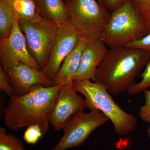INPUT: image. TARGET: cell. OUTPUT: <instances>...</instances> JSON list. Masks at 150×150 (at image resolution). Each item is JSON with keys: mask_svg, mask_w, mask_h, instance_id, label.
<instances>
[{"mask_svg": "<svg viewBox=\"0 0 150 150\" xmlns=\"http://www.w3.org/2000/svg\"><path fill=\"white\" fill-rule=\"evenodd\" d=\"M64 83L50 86L38 85L23 95L9 97L4 109L6 126L10 130L18 131L37 125L45 135L49 129L51 110Z\"/></svg>", "mask_w": 150, "mask_h": 150, "instance_id": "6da1fadb", "label": "cell"}, {"mask_svg": "<svg viewBox=\"0 0 150 150\" xmlns=\"http://www.w3.org/2000/svg\"><path fill=\"white\" fill-rule=\"evenodd\" d=\"M149 61L144 50L125 46L112 47L97 69L94 81L114 95L128 91Z\"/></svg>", "mask_w": 150, "mask_h": 150, "instance_id": "7a4b0ae2", "label": "cell"}, {"mask_svg": "<svg viewBox=\"0 0 150 150\" xmlns=\"http://www.w3.org/2000/svg\"><path fill=\"white\" fill-rule=\"evenodd\" d=\"M75 90L84 96L86 108L99 110L112 122L116 134L128 135L135 131L138 121L115 103L103 86L91 80L73 81Z\"/></svg>", "mask_w": 150, "mask_h": 150, "instance_id": "3957f363", "label": "cell"}, {"mask_svg": "<svg viewBox=\"0 0 150 150\" xmlns=\"http://www.w3.org/2000/svg\"><path fill=\"white\" fill-rule=\"evenodd\" d=\"M144 25L131 0L110 14L100 38L110 48L126 46L147 35Z\"/></svg>", "mask_w": 150, "mask_h": 150, "instance_id": "277c9868", "label": "cell"}, {"mask_svg": "<svg viewBox=\"0 0 150 150\" xmlns=\"http://www.w3.org/2000/svg\"><path fill=\"white\" fill-rule=\"evenodd\" d=\"M70 22L80 37L90 40L100 38L110 14L96 0H64Z\"/></svg>", "mask_w": 150, "mask_h": 150, "instance_id": "5b68a950", "label": "cell"}, {"mask_svg": "<svg viewBox=\"0 0 150 150\" xmlns=\"http://www.w3.org/2000/svg\"><path fill=\"white\" fill-rule=\"evenodd\" d=\"M18 24L26 39L30 54L40 69H43L47 64L59 24L42 17L33 21H19Z\"/></svg>", "mask_w": 150, "mask_h": 150, "instance_id": "8992f818", "label": "cell"}, {"mask_svg": "<svg viewBox=\"0 0 150 150\" xmlns=\"http://www.w3.org/2000/svg\"><path fill=\"white\" fill-rule=\"evenodd\" d=\"M108 120L99 110L78 111L67 121L63 129V136L51 150H65L81 146L93 131Z\"/></svg>", "mask_w": 150, "mask_h": 150, "instance_id": "52a82bcc", "label": "cell"}, {"mask_svg": "<svg viewBox=\"0 0 150 150\" xmlns=\"http://www.w3.org/2000/svg\"><path fill=\"white\" fill-rule=\"evenodd\" d=\"M80 38L70 22L59 24L47 64L41 70L49 80L53 81L66 57L77 45Z\"/></svg>", "mask_w": 150, "mask_h": 150, "instance_id": "ba28073f", "label": "cell"}, {"mask_svg": "<svg viewBox=\"0 0 150 150\" xmlns=\"http://www.w3.org/2000/svg\"><path fill=\"white\" fill-rule=\"evenodd\" d=\"M0 62L4 71L23 63L41 70L37 62L30 54L27 42L16 21L7 38L0 39Z\"/></svg>", "mask_w": 150, "mask_h": 150, "instance_id": "9c48e42d", "label": "cell"}, {"mask_svg": "<svg viewBox=\"0 0 150 150\" xmlns=\"http://www.w3.org/2000/svg\"><path fill=\"white\" fill-rule=\"evenodd\" d=\"M77 93L72 80L64 83L59 90L49 117L50 125L55 131L63 130L71 116L86 108L85 99Z\"/></svg>", "mask_w": 150, "mask_h": 150, "instance_id": "30bf717a", "label": "cell"}, {"mask_svg": "<svg viewBox=\"0 0 150 150\" xmlns=\"http://www.w3.org/2000/svg\"><path fill=\"white\" fill-rule=\"evenodd\" d=\"M12 86L15 95L22 96L29 92L36 86H54L41 70L23 63L4 71Z\"/></svg>", "mask_w": 150, "mask_h": 150, "instance_id": "8fae6325", "label": "cell"}, {"mask_svg": "<svg viewBox=\"0 0 150 150\" xmlns=\"http://www.w3.org/2000/svg\"><path fill=\"white\" fill-rule=\"evenodd\" d=\"M109 49L100 38L89 40L82 56L79 67L73 81H94L96 70Z\"/></svg>", "mask_w": 150, "mask_h": 150, "instance_id": "7c38bea8", "label": "cell"}, {"mask_svg": "<svg viewBox=\"0 0 150 150\" xmlns=\"http://www.w3.org/2000/svg\"><path fill=\"white\" fill-rule=\"evenodd\" d=\"M89 40L80 38L76 48L66 57L53 80L54 86L65 83L73 77L77 71L85 48Z\"/></svg>", "mask_w": 150, "mask_h": 150, "instance_id": "4fadbf2b", "label": "cell"}, {"mask_svg": "<svg viewBox=\"0 0 150 150\" xmlns=\"http://www.w3.org/2000/svg\"><path fill=\"white\" fill-rule=\"evenodd\" d=\"M41 16L58 24L70 22V13L64 0H38Z\"/></svg>", "mask_w": 150, "mask_h": 150, "instance_id": "5bb4252c", "label": "cell"}, {"mask_svg": "<svg viewBox=\"0 0 150 150\" xmlns=\"http://www.w3.org/2000/svg\"><path fill=\"white\" fill-rule=\"evenodd\" d=\"M18 21L11 0H0V39L9 37L15 23Z\"/></svg>", "mask_w": 150, "mask_h": 150, "instance_id": "9a60e30c", "label": "cell"}, {"mask_svg": "<svg viewBox=\"0 0 150 150\" xmlns=\"http://www.w3.org/2000/svg\"><path fill=\"white\" fill-rule=\"evenodd\" d=\"M11 2L19 21H33L42 17L37 0H11Z\"/></svg>", "mask_w": 150, "mask_h": 150, "instance_id": "2e32d148", "label": "cell"}, {"mask_svg": "<svg viewBox=\"0 0 150 150\" xmlns=\"http://www.w3.org/2000/svg\"><path fill=\"white\" fill-rule=\"evenodd\" d=\"M0 150H26L21 141L12 134H7L4 127H0Z\"/></svg>", "mask_w": 150, "mask_h": 150, "instance_id": "e0dca14e", "label": "cell"}, {"mask_svg": "<svg viewBox=\"0 0 150 150\" xmlns=\"http://www.w3.org/2000/svg\"><path fill=\"white\" fill-rule=\"evenodd\" d=\"M137 13L150 33V0H131Z\"/></svg>", "mask_w": 150, "mask_h": 150, "instance_id": "ac0fdd59", "label": "cell"}, {"mask_svg": "<svg viewBox=\"0 0 150 150\" xmlns=\"http://www.w3.org/2000/svg\"><path fill=\"white\" fill-rule=\"evenodd\" d=\"M142 80L139 82L134 84L128 91L129 95H133L144 92L150 87V61L145 66V69L141 75Z\"/></svg>", "mask_w": 150, "mask_h": 150, "instance_id": "d6986e66", "label": "cell"}, {"mask_svg": "<svg viewBox=\"0 0 150 150\" xmlns=\"http://www.w3.org/2000/svg\"><path fill=\"white\" fill-rule=\"evenodd\" d=\"M43 136V132L39 126L31 125L25 131L23 139L28 144H35Z\"/></svg>", "mask_w": 150, "mask_h": 150, "instance_id": "ffe728a7", "label": "cell"}, {"mask_svg": "<svg viewBox=\"0 0 150 150\" xmlns=\"http://www.w3.org/2000/svg\"><path fill=\"white\" fill-rule=\"evenodd\" d=\"M143 92L145 103L140 107L139 115L142 121L150 124V91L147 89Z\"/></svg>", "mask_w": 150, "mask_h": 150, "instance_id": "44dd1931", "label": "cell"}, {"mask_svg": "<svg viewBox=\"0 0 150 150\" xmlns=\"http://www.w3.org/2000/svg\"><path fill=\"white\" fill-rule=\"evenodd\" d=\"M0 90L8 97L15 95L12 86L2 66H0Z\"/></svg>", "mask_w": 150, "mask_h": 150, "instance_id": "7402d4cb", "label": "cell"}, {"mask_svg": "<svg viewBox=\"0 0 150 150\" xmlns=\"http://www.w3.org/2000/svg\"><path fill=\"white\" fill-rule=\"evenodd\" d=\"M127 48L141 49L146 51L150 59V33L139 40H135L125 46Z\"/></svg>", "mask_w": 150, "mask_h": 150, "instance_id": "603a6c76", "label": "cell"}, {"mask_svg": "<svg viewBox=\"0 0 150 150\" xmlns=\"http://www.w3.org/2000/svg\"><path fill=\"white\" fill-rule=\"evenodd\" d=\"M127 0H103L108 8L114 11L123 5Z\"/></svg>", "mask_w": 150, "mask_h": 150, "instance_id": "cb8c5ba5", "label": "cell"}, {"mask_svg": "<svg viewBox=\"0 0 150 150\" xmlns=\"http://www.w3.org/2000/svg\"><path fill=\"white\" fill-rule=\"evenodd\" d=\"M147 134L148 137L150 140V124H149V126H148L147 129Z\"/></svg>", "mask_w": 150, "mask_h": 150, "instance_id": "d4e9b609", "label": "cell"}, {"mask_svg": "<svg viewBox=\"0 0 150 150\" xmlns=\"http://www.w3.org/2000/svg\"><path fill=\"white\" fill-rule=\"evenodd\" d=\"M98 1H99V3L100 4H102L103 2V0H98Z\"/></svg>", "mask_w": 150, "mask_h": 150, "instance_id": "484cf974", "label": "cell"}, {"mask_svg": "<svg viewBox=\"0 0 150 150\" xmlns=\"http://www.w3.org/2000/svg\"><path fill=\"white\" fill-rule=\"evenodd\" d=\"M37 1H38V0H37Z\"/></svg>", "mask_w": 150, "mask_h": 150, "instance_id": "4316f807", "label": "cell"}]
</instances>
